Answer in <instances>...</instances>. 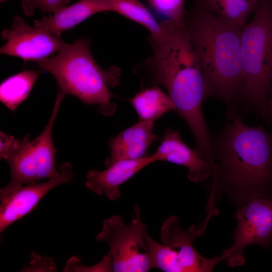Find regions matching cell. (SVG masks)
Here are the masks:
<instances>
[{
  "label": "cell",
  "mask_w": 272,
  "mask_h": 272,
  "mask_svg": "<svg viewBox=\"0 0 272 272\" xmlns=\"http://www.w3.org/2000/svg\"><path fill=\"white\" fill-rule=\"evenodd\" d=\"M212 136L214 171L208 205L214 206L218 190L238 207L256 197H269L272 189V132L262 124H246L237 110Z\"/></svg>",
  "instance_id": "6da1fadb"
},
{
  "label": "cell",
  "mask_w": 272,
  "mask_h": 272,
  "mask_svg": "<svg viewBox=\"0 0 272 272\" xmlns=\"http://www.w3.org/2000/svg\"><path fill=\"white\" fill-rule=\"evenodd\" d=\"M151 45L153 54L146 64L153 81L167 90L175 110L193 134L196 150L205 159H212V136L202 111L204 78L190 40L184 29L175 27Z\"/></svg>",
  "instance_id": "7a4b0ae2"
},
{
  "label": "cell",
  "mask_w": 272,
  "mask_h": 272,
  "mask_svg": "<svg viewBox=\"0 0 272 272\" xmlns=\"http://www.w3.org/2000/svg\"><path fill=\"white\" fill-rule=\"evenodd\" d=\"M243 28L212 14L197 0L184 15L183 28L203 73L205 100H221L227 111L237 109L241 89Z\"/></svg>",
  "instance_id": "3957f363"
},
{
  "label": "cell",
  "mask_w": 272,
  "mask_h": 272,
  "mask_svg": "<svg viewBox=\"0 0 272 272\" xmlns=\"http://www.w3.org/2000/svg\"><path fill=\"white\" fill-rule=\"evenodd\" d=\"M90 45L88 39H78L55 56L36 63L53 76L59 90L65 95L75 96L86 104L97 105L100 112L111 116L116 105L111 102L115 95L109 87L118 85L121 71L116 66L102 69L93 58Z\"/></svg>",
  "instance_id": "277c9868"
},
{
  "label": "cell",
  "mask_w": 272,
  "mask_h": 272,
  "mask_svg": "<svg viewBox=\"0 0 272 272\" xmlns=\"http://www.w3.org/2000/svg\"><path fill=\"white\" fill-rule=\"evenodd\" d=\"M253 13L241 34L239 102L264 118L272 82V0H260Z\"/></svg>",
  "instance_id": "5b68a950"
},
{
  "label": "cell",
  "mask_w": 272,
  "mask_h": 272,
  "mask_svg": "<svg viewBox=\"0 0 272 272\" xmlns=\"http://www.w3.org/2000/svg\"><path fill=\"white\" fill-rule=\"evenodd\" d=\"M64 96L58 90L48 122L41 133L33 141H30L28 134L22 139H16L1 131L0 157L10 166L11 178L9 183L1 189L0 199L24 185L59 175L55 166L57 149L53 145L52 130Z\"/></svg>",
  "instance_id": "8992f818"
},
{
  "label": "cell",
  "mask_w": 272,
  "mask_h": 272,
  "mask_svg": "<svg viewBox=\"0 0 272 272\" xmlns=\"http://www.w3.org/2000/svg\"><path fill=\"white\" fill-rule=\"evenodd\" d=\"M134 217L128 225L117 215L105 220L96 236L98 241L110 247L113 271L147 272L152 268L144 237L146 226L142 222L138 205L134 207Z\"/></svg>",
  "instance_id": "52a82bcc"
},
{
  "label": "cell",
  "mask_w": 272,
  "mask_h": 272,
  "mask_svg": "<svg viewBox=\"0 0 272 272\" xmlns=\"http://www.w3.org/2000/svg\"><path fill=\"white\" fill-rule=\"evenodd\" d=\"M237 227L233 244L222 253L232 267L245 262L244 250L252 244L268 248L272 242V198H254L238 207L235 214Z\"/></svg>",
  "instance_id": "ba28073f"
},
{
  "label": "cell",
  "mask_w": 272,
  "mask_h": 272,
  "mask_svg": "<svg viewBox=\"0 0 272 272\" xmlns=\"http://www.w3.org/2000/svg\"><path fill=\"white\" fill-rule=\"evenodd\" d=\"M1 36L7 42L1 47V54L18 57L25 61L46 58L69 44L52 32L30 26L18 16L14 18L11 28L2 32Z\"/></svg>",
  "instance_id": "9c48e42d"
},
{
  "label": "cell",
  "mask_w": 272,
  "mask_h": 272,
  "mask_svg": "<svg viewBox=\"0 0 272 272\" xmlns=\"http://www.w3.org/2000/svg\"><path fill=\"white\" fill-rule=\"evenodd\" d=\"M207 225H192L184 231L178 218L169 217L163 223L160 238L163 244L168 246L176 254L180 272H210L220 262L225 260L223 254L208 258L201 255L194 247V239L203 234Z\"/></svg>",
  "instance_id": "30bf717a"
},
{
  "label": "cell",
  "mask_w": 272,
  "mask_h": 272,
  "mask_svg": "<svg viewBox=\"0 0 272 272\" xmlns=\"http://www.w3.org/2000/svg\"><path fill=\"white\" fill-rule=\"evenodd\" d=\"M59 175L42 183L22 186L7 197L1 199L0 232L31 212L49 191L62 184L70 182L74 174L72 165L64 162L59 166Z\"/></svg>",
  "instance_id": "8fae6325"
},
{
  "label": "cell",
  "mask_w": 272,
  "mask_h": 272,
  "mask_svg": "<svg viewBox=\"0 0 272 272\" xmlns=\"http://www.w3.org/2000/svg\"><path fill=\"white\" fill-rule=\"evenodd\" d=\"M152 156L156 162L167 161L186 167L188 178L192 182L206 180L213 174L210 163L195 149L188 147L176 129H166L160 146Z\"/></svg>",
  "instance_id": "7c38bea8"
},
{
  "label": "cell",
  "mask_w": 272,
  "mask_h": 272,
  "mask_svg": "<svg viewBox=\"0 0 272 272\" xmlns=\"http://www.w3.org/2000/svg\"><path fill=\"white\" fill-rule=\"evenodd\" d=\"M156 162L151 155L137 160L118 161L104 171L89 170L86 186L98 195L104 194L112 201L121 195L120 186L142 169Z\"/></svg>",
  "instance_id": "4fadbf2b"
},
{
  "label": "cell",
  "mask_w": 272,
  "mask_h": 272,
  "mask_svg": "<svg viewBox=\"0 0 272 272\" xmlns=\"http://www.w3.org/2000/svg\"><path fill=\"white\" fill-rule=\"evenodd\" d=\"M154 122L139 120L111 139L110 155L106 159V167L120 160H137L146 157L150 145L158 138L153 133Z\"/></svg>",
  "instance_id": "5bb4252c"
},
{
  "label": "cell",
  "mask_w": 272,
  "mask_h": 272,
  "mask_svg": "<svg viewBox=\"0 0 272 272\" xmlns=\"http://www.w3.org/2000/svg\"><path fill=\"white\" fill-rule=\"evenodd\" d=\"M108 11L104 0H80L65 6L48 17L34 21V26L61 37V33L74 28L96 13Z\"/></svg>",
  "instance_id": "9a60e30c"
},
{
  "label": "cell",
  "mask_w": 272,
  "mask_h": 272,
  "mask_svg": "<svg viewBox=\"0 0 272 272\" xmlns=\"http://www.w3.org/2000/svg\"><path fill=\"white\" fill-rule=\"evenodd\" d=\"M129 101L140 120L154 122L164 114L175 110V105L169 95L156 86L143 89Z\"/></svg>",
  "instance_id": "2e32d148"
},
{
  "label": "cell",
  "mask_w": 272,
  "mask_h": 272,
  "mask_svg": "<svg viewBox=\"0 0 272 272\" xmlns=\"http://www.w3.org/2000/svg\"><path fill=\"white\" fill-rule=\"evenodd\" d=\"M108 11L116 12L147 28L149 39L158 40L165 33L163 21L158 23L147 7L139 0H104Z\"/></svg>",
  "instance_id": "e0dca14e"
},
{
  "label": "cell",
  "mask_w": 272,
  "mask_h": 272,
  "mask_svg": "<svg viewBox=\"0 0 272 272\" xmlns=\"http://www.w3.org/2000/svg\"><path fill=\"white\" fill-rule=\"evenodd\" d=\"M43 71L25 70L4 80L0 85V100L15 111L29 96L39 76Z\"/></svg>",
  "instance_id": "ac0fdd59"
},
{
  "label": "cell",
  "mask_w": 272,
  "mask_h": 272,
  "mask_svg": "<svg viewBox=\"0 0 272 272\" xmlns=\"http://www.w3.org/2000/svg\"><path fill=\"white\" fill-rule=\"evenodd\" d=\"M152 8L164 20H169L183 27L185 0H147Z\"/></svg>",
  "instance_id": "d6986e66"
},
{
  "label": "cell",
  "mask_w": 272,
  "mask_h": 272,
  "mask_svg": "<svg viewBox=\"0 0 272 272\" xmlns=\"http://www.w3.org/2000/svg\"><path fill=\"white\" fill-rule=\"evenodd\" d=\"M70 0H22V7L24 14L30 16L35 10L40 9L41 12L54 13L66 6Z\"/></svg>",
  "instance_id": "ffe728a7"
},
{
  "label": "cell",
  "mask_w": 272,
  "mask_h": 272,
  "mask_svg": "<svg viewBox=\"0 0 272 272\" xmlns=\"http://www.w3.org/2000/svg\"><path fill=\"white\" fill-rule=\"evenodd\" d=\"M64 271H113L111 257L110 253L96 265L85 266L81 263L79 258L74 257L67 262L63 269Z\"/></svg>",
  "instance_id": "44dd1931"
},
{
  "label": "cell",
  "mask_w": 272,
  "mask_h": 272,
  "mask_svg": "<svg viewBox=\"0 0 272 272\" xmlns=\"http://www.w3.org/2000/svg\"><path fill=\"white\" fill-rule=\"evenodd\" d=\"M264 118L272 127V82L268 93Z\"/></svg>",
  "instance_id": "7402d4cb"
},
{
  "label": "cell",
  "mask_w": 272,
  "mask_h": 272,
  "mask_svg": "<svg viewBox=\"0 0 272 272\" xmlns=\"http://www.w3.org/2000/svg\"><path fill=\"white\" fill-rule=\"evenodd\" d=\"M6 1H7V0H0V2L3 3V2H4Z\"/></svg>",
  "instance_id": "603a6c76"
},
{
  "label": "cell",
  "mask_w": 272,
  "mask_h": 272,
  "mask_svg": "<svg viewBox=\"0 0 272 272\" xmlns=\"http://www.w3.org/2000/svg\"><path fill=\"white\" fill-rule=\"evenodd\" d=\"M254 1H255L257 2H258L260 0H254Z\"/></svg>",
  "instance_id": "cb8c5ba5"
}]
</instances>
